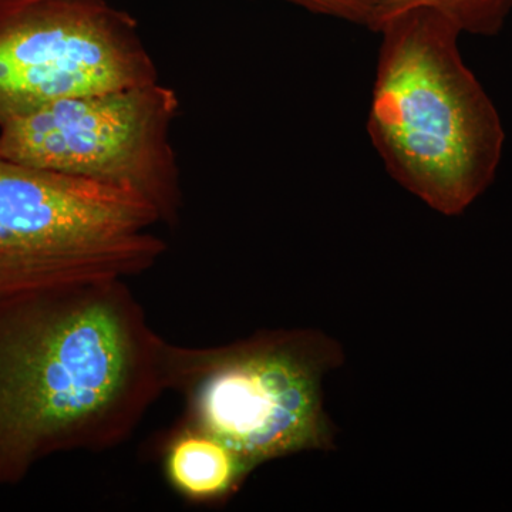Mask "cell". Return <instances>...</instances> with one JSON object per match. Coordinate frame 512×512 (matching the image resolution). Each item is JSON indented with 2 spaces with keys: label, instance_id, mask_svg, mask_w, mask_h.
<instances>
[{
  "label": "cell",
  "instance_id": "cell-1",
  "mask_svg": "<svg viewBox=\"0 0 512 512\" xmlns=\"http://www.w3.org/2000/svg\"><path fill=\"white\" fill-rule=\"evenodd\" d=\"M165 343L126 281L0 306V484L123 444L165 392Z\"/></svg>",
  "mask_w": 512,
  "mask_h": 512
},
{
  "label": "cell",
  "instance_id": "cell-2",
  "mask_svg": "<svg viewBox=\"0 0 512 512\" xmlns=\"http://www.w3.org/2000/svg\"><path fill=\"white\" fill-rule=\"evenodd\" d=\"M367 134L387 174L447 217L493 184L505 130L493 100L461 56L460 30L439 13L384 19Z\"/></svg>",
  "mask_w": 512,
  "mask_h": 512
},
{
  "label": "cell",
  "instance_id": "cell-3",
  "mask_svg": "<svg viewBox=\"0 0 512 512\" xmlns=\"http://www.w3.org/2000/svg\"><path fill=\"white\" fill-rule=\"evenodd\" d=\"M342 363L339 343L313 329L262 330L217 348L167 342L165 390L183 397L185 423L214 434L255 471L335 447L323 379Z\"/></svg>",
  "mask_w": 512,
  "mask_h": 512
},
{
  "label": "cell",
  "instance_id": "cell-4",
  "mask_svg": "<svg viewBox=\"0 0 512 512\" xmlns=\"http://www.w3.org/2000/svg\"><path fill=\"white\" fill-rule=\"evenodd\" d=\"M160 225L133 192L0 157V306L150 271L168 248Z\"/></svg>",
  "mask_w": 512,
  "mask_h": 512
},
{
  "label": "cell",
  "instance_id": "cell-5",
  "mask_svg": "<svg viewBox=\"0 0 512 512\" xmlns=\"http://www.w3.org/2000/svg\"><path fill=\"white\" fill-rule=\"evenodd\" d=\"M180 100L158 82L70 97L0 123V157L130 191L173 227L184 208L171 131Z\"/></svg>",
  "mask_w": 512,
  "mask_h": 512
},
{
  "label": "cell",
  "instance_id": "cell-6",
  "mask_svg": "<svg viewBox=\"0 0 512 512\" xmlns=\"http://www.w3.org/2000/svg\"><path fill=\"white\" fill-rule=\"evenodd\" d=\"M154 82L137 20L109 0H0V123Z\"/></svg>",
  "mask_w": 512,
  "mask_h": 512
},
{
  "label": "cell",
  "instance_id": "cell-7",
  "mask_svg": "<svg viewBox=\"0 0 512 512\" xmlns=\"http://www.w3.org/2000/svg\"><path fill=\"white\" fill-rule=\"evenodd\" d=\"M163 467L168 484L200 504L224 503L254 473L234 448L185 421L167 441Z\"/></svg>",
  "mask_w": 512,
  "mask_h": 512
},
{
  "label": "cell",
  "instance_id": "cell-8",
  "mask_svg": "<svg viewBox=\"0 0 512 512\" xmlns=\"http://www.w3.org/2000/svg\"><path fill=\"white\" fill-rule=\"evenodd\" d=\"M369 12L373 25L413 9H427L450 20L461 33L494 36L504 26L512 0H357Z\"/></svg>",
  "mask_w": 512,
  "mask_h": 512
},
{
  "label": "cell",
  "instance_id": "cell-9",
  "mask_svg": "<svg viewBox=\"0 0 512 512\" xmlns=\"http://www.w3.org/2000/svg\"><path fill=\"white\" fill-rule=\"evenodd\" d=\"M349 2L352 3V5L355 6L357 10H359L360 15L365 16V18H369V16H367V10L365 9V6L362 5V3L357 2V0H349Z\"/></svg>",
  "mask_w": 512,
  "mask_h": 512
}]
</instances>
